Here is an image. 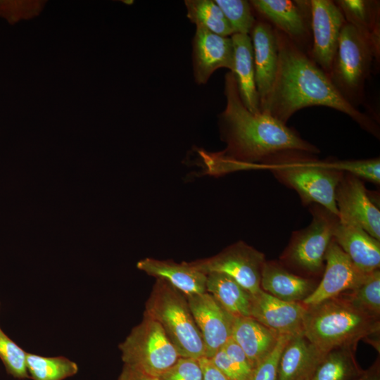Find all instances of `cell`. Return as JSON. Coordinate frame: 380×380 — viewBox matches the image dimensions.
I'll return each instance as SVG.
<instances>
[{"mask_svg": "<svg viewBox=\"0 0 380 380\" xmlns=\"http://www.w3.org/2000/svg\"><path fill=\"white\" fill-rule=\"evenodd\" d=\"M253 9L284 33L303 51L310 38V1L252 0Z\"/></svg>", "mask_w": 380, "mask_h": 380, "instance_id": "5bb4252c", "label": "cell"}, {"mask_svg": "<svg viewBox=\"0 0 380 380\" xmlns=\"http://www.w3.org/2000/svg\"><path fill=\"white\" fill-rule=\"evenodd\" d=\"M227 18L233 34H249L255 23L253 8L246 0H215Z\"/></svg>", "mask_w": 380, "mask_h": 380, "instance_id": "f546056e", "label": "cell"}, {"mask_svg": "<svg viewBox=\"0 0 380 380\" xmlns=\"http://www.w3.org/2000/svg\"><path fill=\"white\" fill-rule=\"evenodd\" d=\"M222 348L239 371L243 379L249 380L253 368L241 348L230 337Z\"/></svg>", "mask_w": 380, "mask_h": 380, "instance_id": "e575fe53", "label": "cell"}, {"mask_svg": "<svg viewBox=\"0 0 380 380\" xmlns=\"http://www.w3.org/2000/svg\"><path fill=\"white\" fill-rule=\"evenodd\" d=\"M312 205L311 223L293 233L283 259L304 272L316 274L324 269V256L338 217L319 205Z\"/></svg>", "mask_w": 380, "mask_h": 380, "instance_id": "ba28073f", "label": "cell"}, {"mask_svg": "<svg viewBox=\"0 0 380 380\" xmlns=\"http://www.w3.org/2000/svg\"><path fill=\"white\" fill-rule=\"evenodd\" d=\"M294 336L280 335L273 350L255 368L249 380H277L278 365L281 353Z\"/></svg>", "mask_w": 380, "mask_h": 380, "instance_id": "d6a6232c", "label": "cell"}, {"mask_svg": "<svg viewBox=\"0 0 380 380\" xmlns=\"http://www.w3.org/2000/svg\"><path fill=\"white\" fill-rule=\"evenodd\" d=\"M324 355L304 335L293 336L280 356L277 380H310Z\"/></svg>", "mask_w": 380, "mask_h": 380, "instance_id": "ffe728a7", "label": "cell"}, {"mask_svg": "<svg viewBox=\"0 0 380 380\" xmlns=\"http://www.w3.org/2000/svg\"><path fill=\"white\" fill-rule=\"evenodd\" d=\"M26 363L32 380H64L78 372L77 365L63 356L45 357L27 353Z\"/></svg>", "mask_w": 380, "mask_h": 380, "instance_id": "4316f807", "label": "cell"}, {"mask_svg": "<svg viewBox=\"0 0 380 380\" xmlns=\"http://www.w3.org/2000/svg\"><path fill=\"white\" fill-rule=\"evenodd\" d=\"M193 71L195 82L206 84L217 69H234V48L231 37L216 34L202 25H196L192 40Z\"/></svg>", "mask_w": 380, "mask_h": 380, "instance_id": "2e32d148", "label": "cell"}, {"mask_svg": "<svg viewBox=\"0 0 380 380\" xmlns=\"http://www.w3.org/2000/svg\"><path fill=\"white\" fill-rule=\"evenodd\" d=\"M339 220L353 222L380 240V211L360 179L343 172L335 194Z\"/></svg>", "mask_w": 380, "mask_h": 380, "instance_id": "7c38bea8", "label": "cell"}, {"mask_svg": "<svg viewBox=\"0 0 380 380\" xmlns=\"http://www.w3.org/2000/svg\"><path fill=\"white\" fill-rule=\"evenodd\" d=\"M278 62L270 92L260 107L266 113L286 125L303 108L323 106L341 111L362 128L379 137L377 125L359 111L340 94L324 72L284 33L276 29Z\"/></svg>", "mask_w": 380, "mask_h": 380, "instance_id": "6da1fadb", "label": "cell"}, {"mask_svg": "<svg viewBox=\"0 0 380 380\" xmlns=\"http://www.w3.org/2000/svg\"><path fill=\"white\" fill-rule=\"evenodd\" d=\"M333 239L365 273L379 269L380 242L357 224L338 219Z\"/></svg>", "mask_w": 380, "mask_h": 380, "instance_id": "ac0fdd59", "label": "cell"}, {"mask_svg": "<svg viewBox=\"0 0 380 380\" xmlns=\"http://www.w3.org/2000/svg\"><path fill=\"white\" fill-rule=\"evenodd\" d=\"M312 59L327 74L336 51L340 33L346 23L334 1L311 0Z\"/></svg>", "mask_w": 380, "mask_h": 380, "instance_id": "8fae6325", "label": "cell"}, {"mask_svg": "<svg viewBox=\"0 0 380 380\" xmlns=\"http://www.w3.org/2000/svg\"><path fill=\"white\" fill-rule=\"evenodd\" d=\"M123 2H125L127 4H131L133 3V1H123Z\"/></svg>", "mask_w": 380, "mask_h": 380, "instance_id": "ab89813d", "label": "cell"}, {"mask_svg": "<svg viewBox=\"0 0 380 380\" xmlns=\"http://www.w3.org/2000/svg\"><path fill=\"white\" fill-rule=\"evenodd\" d=\"M144 314L161 326L179 357L196 360L205 357L202 336L186 297L167 281L156 279Z\"/></svg>", "mask_w": 380, "mask_h": 380, "instance_id": "5b68a950", "label": "cell"}, {"mask_svg": "<svg viewBox=\"0 0 380 380\" xmlns=\"http://www.w3.org/2000/svg\"><path fill=\"white\" fill-rule=\"evenodd\" d=\"M186 297L202 336L205 357L210 359L231 337L234 317L208 292Z\"/></svg>", "mask_w": 380, "mask_h": 380, "instance_id": "4fadbf2b", "label": "cell"}, {"mask_svg": "<svg viewBox=\"0 0 380 380\" xmlns=\"http://www.w3.org/2000/svg\"><path fill=\"white\" fill-rule=\"evenodd\" d=\"M303 335L319 350L353 349L359 341L379 333V319L352 305L342 296L306 306Z\"/></svg>", "mask_w": 380, "mask_h": 380, "instance_id": "3957f363", "label": "cell"}, {"mask_svg": "<svg viewBox=\"0 0 380 380\" xmlns=\"http://www.w3.org/2000/svg\"><path fill=\"white\" fill-rule=\"evenodd\" d=\"M281 183L294 189L305 205L317 204L338 215L335 201L336 187L343 172L330 167L313 154L292 152L264 165Z\"/></svg>", "mask_w": 380, "mask_h": 380, "instance_id": "277c9868", "label": "cell"}, {"mask_svg": "<svg viewBox=\"0 0 380 380\" xmlns=\"http://www.w3.org/2000/svg\"><path fill=\"white\" fill-rule=\"evenodd\" d=\"M161 380H203L198 360L181 357L160 376Z\"/></svg>", "mask_w": 380, "mask_h": 380, "instance_id": "836d02e7", "label": "cell"}, {"mask_svg": "<svg viewBox=\"0 0 380 380\" xmlns=\"http://www.w3.org/2000/svg\"><path fill=\"white\" fill-rule=\"evenodd\" d=\"M119 349L124 365L158 377L179 357L161 326L145 314Z\"/></svg>", "mask_w": 380, "mask_h": 380, "instance_id": "52a82bcc", "label": "cell"}, {"mask_svg": "<svg viewBox=\"0 0 380 380\" xmlns=\"http://www.w3.org/2000/svg\"><path fill=\"white\" fill-rule=\"evenodd\" d=\"M353 349L338 348L325 354L310 380H353L362 370Z\"/></svg>", "mask_w": 380, "mask_h": 380, "instance_id": "484cf974", "label": "cell"}, {"mask_svg": "<svg viewBox=\"0 0 380 380\" xmlns=\"http://www.w3.org/2000/svg\"><path fill=\"white\" fill-rule=\"evenodd\" d=\"M137 267L150 276L167 281L186 296L206 292L207 274L191 262L177 263L146 258L138 262Z\"/></svg>", "mask_w": 380, "mask_h": 380, "instance_id": "d6986e66", "label": "cell"}, {"mask_svg": "<svg viewBox=\"0 0 380 380\" xmlns=\"http://www.w3.org/2000/svg\"><path fill=\"white\" fill-rule=\"evenodd\" d=\"M307 307L280 300L260 289L252 294L250 317L279 335H303Z\"/></svg>", "mask_w": 380, "mask_h": 380, "instance_id": "9a60e30c", "label": "cell"}, {"mask_svg": "<svg viewBox=\"0 0 380 380\" xmlns=\"http://www.w3.org/2000/svg\"><path fill=\"white\" fill-rule=\"evenodd\" d=\"M226 106L220 113V124L224 141L227 162L233 165L263 167L272 160L292 152L319 153L315 146L303 139L293 129L288 127L263 113L250 112L242 103L232 72L226 73L224 91Z\"/></svg>", "mask_w": 380, "mask_h": 380, "instance_id": "7a4b0ae2", "label": "cell"}, {"mask_svg": "<svg viewBox=\"0 0 380 380\" xmlns=\"http://www.w3.org/2000/svg\"><path fill=\"white\" fill-rule=\"evenodd\" d=\"M206 292L232 316L250 317L252 294L231 277L219 272L207 274Z\"/></svg>", "mask_w": 380, "mask_h": 380, "instance_id": "d4e9b609", "label": "cell"}, {"mask_svg": "<svg viewBox=\"0 0 380 380\" xmlns=\"http://www.w3.org/2000/svg\"><path fill=\"white\" fill-rule=\"evenodd\" d=\"M187 18L196 25H202L222 37H231L232 30L222 10L213 0H185Z\"/></svg>", "mask_w": 380, "mask_h": 380, "instance_id": "83f0119b", "label": "cell"}, {"mask_svg": "<svg viewBox=\"0 0 380 380\" xmlns=\"http://www.w3.org/2000/svg\"><path fill=\"white\" fill-rule=\"evenodd\" d=\"M352 305L373 317L380 316V270L369 273L357 288L341 294Z\"/></svg>", "mask_w": 380, "mask_h": 380, "instance_id": "f1b7e54d", "label": "cell"}, {"mask_svg": "<svg viewBox=\"0 0 380 380\" xmlns=\"http://www.w3.org/2000/svg\"><path fill=\"white\" fill-rule=\"evenodd\" d=\"M250 34L260 108L270 92L275 77L278 62L277 40L274 27L264 20H256Z\"/></svg>", "mask_w": 380, "mask_h": 380, "instance_id": "e0dca14e", "label": "cell"}, {"mask_svg": "<svg viewBox=\"0 0 380 380\" xmlns=\"http://www.w3.org/2000/svg\"><path fill=\"white\" fill-rule=\"evenodd\" d=\"M265 261L262 253L239 241L213 257L191 262L205 274H225L254 294L261 289V273Z\"/></svg>", "mask_w": 380, "mask_h": 380, "instance_id": "9c48e42d", "label": "cell"}, {"mask_svg": "<svg viewBox=\"0 0 380 380\" xmlns=\"http://www.w3.org/2000/svg\"><path fill=\"white\" fill-rule=\"evenodd\" d=\"M260 288L287 302H302L315 289L312 281L294 274L275 262L265 261L261 273Z\"/></svg>", "mask_w": 380, "mask_h": 380, "instance_id": "603a6c76", "label": "cell"}, {"mask_svg": "<svg viewBox=\"0 0 380 380\" xmlns=\"http://www.w3.org/2000/svg\"><path fill=\"white\" fill-rule=\"evenodd\" d=\"M327 165L342 172L349 173L376 184L380 183V160L379 158L367 160L327 161Z\"/></svg>", "mask_w": 380, "mask_h": 380, "instance_id": "1f68e13d", "label": "cell"}, {"mask_svg": "<svg viewBox=\"0 0 380 380\" xmlns=\"http://www.w3.org/2000/svg\"><path fill=\"white\" fill-rule=\"evenodd\" d=\"M279 336L251 317L234 318L231 337L243 350L253 369L273 350Z\"/></svg>", "mask_w": 380, "mask_h": 380, "instance_id": "44dd1931", "label": "cell"}, {"mask_svg": "<svg viewBox=\"0 0 380 380\" xmlns=\"http://www.w3.org/2000/svg\"><path fill=\"white\" fill-rule=\"evenodd\" d=\"M117 380H161L160 377L152 376L136 369L124 365Z\"/></svg>", "mask_w": 380, "mask_h": 380, "instance_id": "74e56055", "label": "cell"}, {"mask_svg": "<svg viewBox=\"0 0 380 380\" xmlns=\"http://www.w3.org/2000/svg\"><path fill=\"white\" fill-rule=\"evenodd\" d=\"M198 362L203 371V380H231L222 373L209 358L203 357L198 359Z\"/></svg>", "mask_w": 380, "mask_h": 380, "instance_id": "8d00e7d4", "label": "cell"}, {"mask_svg": "<svg viewBox=\"0 0 380 380\" xmlns=\"http://www.w3.org/2000/svg\"><path fill=\"white\" fill-rule=\"evenodd\" d=\"M346 23L353 26L374 51L380 56L379 1L371 0H338L334 1Z\"/></svg>", "mask_w": 380, "mask_h": 380, "instance_id": "cb8c5ba5", "label": "cell"}, {"mask_svg": "<svg viewBox=\"0 0 380 380\" xmlns=\"http://www.w3.org/2000/svg\"><path fill=\"white\" fill-rule=\"evenodd\" d=\"M210 360L222 373L231 380H243L239 371L222 348Z\"/></svg>", "mask_w": 380, "mask_h": 380, "instance_id": "d590c367", "label": "cell"}, {"mask_svg": "<svg viewBox=\"0 0 380 380\" xmlns=\"http://www.w3.org/2000/svg\"><path fill=\"white\" fill-rule=\"evenodd\" d=\"M27 353L0 327V360L8 374L18 379L30 378L27 369Z\"/></svg>", "mask_w": 380, "mask_h": 380, "instance_id": "4dcf8cb0", "label": "cell"}, {"mask_svg": "<svg viewBox=\"0 0 380 380\" xmlns=\"http://www.w3.org/2000/svg\"><path fill=\"white\" fill-rule=\"evenodd\" d=\"M234 69L239 94L244 106L252 113H260L259 96L255 80L253 49L249 34H233Z\"/></svg>", "mask_w": 380, "mask_h": 380, "instance_id": "7402d4cb", "label": "cell"}, {"mask_svg": "<svg viewBox=\"0 0 380 380\" xmlns=\"http://www.w3.org/2000/svg\"><path fill=\"white\" fill-rule=\"evenodd\" d=\"M326 265L322 279L301 303L313 305L357 288L369 273L359 270L334 239L324 256Z\"/></svg>", "mask_w": 380, "mask_h": 380, "instance_id": "30bf717a", "label": "cell"}, {"mask_svg": "<svg viewBox=\"0 0 380 380\" xmlns=\"http://www.w3.org/2000/svg\"><path fill=\"white\" fill-rule=\"evenodd\" d=\"M353 380H380L379 360H376L368 369L362 371Z\"/></svg>", "mask_w": 380, "mask_h": 380, "instance_id": "f35d334b", "label": "cell"}, {"mask_svg": "<svg viewBox=\"0 0 380 380\" xmlns=\"http://www.w3.org/2000/svg\"><path fill=\"white\" fill-rule=\"evenodd\" d=\"M375 54L355 28L346 23L327 74L340 94L350 103L360 102Z\"/></svg>", "mask_w": 380, "mask_h": 380, "instance_id": "8992f818", "label": "cell"}]
</instances>
